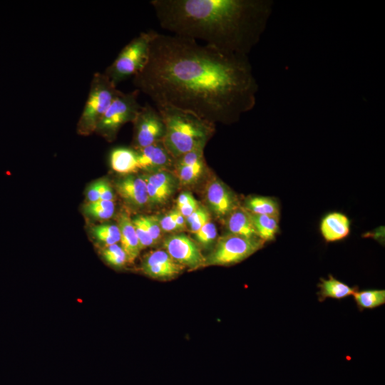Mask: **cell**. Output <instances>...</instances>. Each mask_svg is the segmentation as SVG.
<instances>
[{
  "mask_svg": "<svg viewBox=\"0 0 385 385\" xmlns=\"http://www.w3.org/2000/svg\"><path fill=\"white\" fill-rule=\"evenodd\" d=\"M133 82L155 106L175 108L212 123L237 120L254 108L258 90L247 56L158 32L147 64Z\"/></svg>",
  "mask_w": 385,
  "mask_h": 385,
  "instance_id": "6da1fadb",
  "label": "cell"
},
{
  "mask_svg": "<svg viewBox=\"0 0 385 385\" xmlns=\"http://www.w3.org/2000/svg\"><path fill=\"white\" fill-rule=\"evenodd\" d=\"M160 26L220 51L245 55L258 43L272 10L268 0H153Z\"/></svg>",
  "mask_w": 385,
  "mask_h": 385,
  "instance_id": "7a4b0ae2",
  "label": "cell"
},
{
  "mask_svg": "<svg viewBox=\"0 0 385 385\" xmlns=\"http://www.w3.org/2000/svg\"><path fill=\"white\" fill-rule=\"evenodd\" d=\"M165 127L163 143L176 159L197 148L205 147L214 132V123L166 106H155Z\"/></svg>",
  "mask_w": 385,
  "mask_h": 385,
  "instance_id": "3957f363",
  "label": "cell"
},
{
  "mask_svg": "<svg viewBox=\"0 0 385 385\" xmlns=\"http://www.w3.org/2000/svg\"><path fill=\"white\" fill-rule=\"evenodd\" d=\"M156 32L153 30L141 32L121 49L113 62L106 68L104 73L116 86L129 77L135 76L145 66Z\"/></svg>",
  "mask_w": 385,
  "mask_h": 385,
  "instance_id": "277c9868",
  "label": "cell"
},
{
  "mask_svg": "<svg viewBox=\"0 0 385 385\" xmlns=\"http://www.w3.org/2000/svg\"><path fill=\"white\" fill-rule=\"evenodd\" d=\"M120 93L117 86L104 73H96L77 124L78 132L82 135L94 132L101 118Z\"/></svg>",
  "mask_w": 385,
  "mask_h": 385,
  "instance_id": "5b68a950",
  "label": "cell"
},
{
  "mask_svg": "<svg viewBox=\"0 0 385 385\" xmlns=\"http://www.w3.org/2000/svg\"><path fill=\"white\" fill-rule=\"evenodd\" d=\"M139 93L137 89L121 92L101 118L95 131L111 139L123 124L133 122L142 106L138 102Z\"/></svg>",
  "mask_w": 385,
  "mask_h": 385,
  "instance_id": "8992f818",
  "label": "cell"
},
{
  "mask_svg": "<svg viewBox=\"0 0 385 385\" xmlns=\"http://www.w3.org/2000/svg\"><path fill=\"white\" fill-rule=\"evenodd\" d=\"M264 243L260 238L227 234L219 240L214 250L206 258L205 266L238 263L261 249Z\"/></svg>",
  "mask_w": 385,
  "mask_h": 385,
  "instance_id": "52a82bcc",
  "label": "cell"
},
{
  "mask_svg": "<svg viewBox=\"0 0 385 385\" xmlns=\"http://www.w3.org/2000/svg\"><path fill=\"white\" fill-rule=\"evenodd\" d=\"M134 124V144L137 150L162 141L165 127L163 119L156 108L149 103L141 106Z\"/></svg>",
  "mask_w": 385,
  "mask_h": 385,
  "instance_id": "ba28073f",
  "label": "cell"
},
{
  "mask_svg": "<svg viewBox=\"0 0 385 385\" xmlns=\"http://www.w3.org/2000/svg\"><path fill=\"white\" fill-rule=\"evenodd\" d=\"M163 246L168 255L178 263L191 270L205 266L206 258L197 245L184 235H175L164 241Z\"/></svg>",
  "mask_w": 385,
  "mask_h": 385,
  "instance_id": "9c48e42d",
  "label": "cell"
},
{
  "mask_svg": "<svg viewBox=\"0 0 385 385\" xmlns=\"http://www.w3.org/2000/svg\"><path fill=\"white\" fill-rule=\"evenodd\" d=\"M183 267L165 250L150 252L145 257L142 265L144 273L155 279L172 278L180 274Z\"/></svg>",
  "mask_w": 385,
  "mask_h": 385,
  "instance_id": "30bf717a",
  "label": "cell"
},
{
  "mask_svg": "<svg viewBox=\"0 0 385 385\" xmlns=\"http://www.w3.org/2000/svg\"><path fill=\"white\" fill-rule=\"evenodd\" d=\"M139 170H158L170 166L173 158L165 148L163 141L137 150Z\"/></svg>",
  "mask_w": 385,
  "mask_h": 385,
  "instance_id": "8fae6325",
  "label": "cell"
},
{
  "mask_svg": "<svg viewBox=\"0 0 385 385\" xmlns=\"http://www.w3.org/2000/svg\"><path fill=\"white\" fill-rule=\"evenodd\" d=\"M120 196L128 203L142 207L149 202L146 183L142 177L126 176L115 183Z\"/></svg>",
  "mask_w": 385,
  "mask_h": 385,
  "instance_id": "7c38bea8",
  "label": "cell"
},
{
  "mask_svg": "<svg viewBox=\"0 0 385 385\" xmlns=\"http://www.w3.org/2000/svg\"><path fill=\"white\" fill-rule=\"evenodd\" d=\"M206 197L212 210L220 217L228 215L237 207L232 192L218 180L212 181L207 186Z\"/></svg>",
  "mask_w": 385,
  "mask_h": 385,
  "instance_id": "4fadbf2b",
  "label": "cell"
},
{
  "mask_svg": "<svg viewBox=\"0 0 385 385\" xmlns=\"http://www.w3.org/2000/svg\"><path fill=\"white\" fill-rule=\"evenodd\" d=\"M121 247L127 256V262H133L138 256L140 248L136 232L130 217L125 213L120 214L118 219Z\"/></svg>",
  "mask_w": 385,
  "mask_h": 385,
  "instance_id": "5bb4252c",
  "label": "cell"
},
{
  "mask_svg": "<svg viewBox=\"0 0 385 385\" xmlns=\"http://www.w3.org/2000/svg\"><path fill=\"white\" fill-rule=\"evenodd\" d=\"M350 222L342 213L332 212L324 217L321 222V232L327 242L342 240L349 233Z\"/></svg>",
  "mask_w": 385,
  "mask_h": 385,
  "instance_id": "9a60e30c",
  "label": "cell"
},
{
  "mask_svg": "<svg viewBox=\"0 0 385 385\" xmlns=\"http://www.w3.org/2000/svg\"><path fill=\"white\" fill-rule=\"evenodd\" d=\"M226 226L228 234L247 238H258L250 213L244 208H235L227 215Z\"/></svg>",
  "mask_w": 385,
  "mask_h": 385,
  "instance_id": "2e32d148",
  "label": "cell"
},
{
  "mask_svg": "<svg viewBox=\"0 0 385 385\" xmlns=\"http://www.w3.org/2000/svg\"><path fill=\"white\" fill-rule=\"evenodd\" d=\"M112 169L119 173L130 174L139 170L137 150L128 148H116L110 155Z\"/></svg>",
  "mask_w": 385,
  "mask_h": 385,
  "instance_id": "e0dca14e",
  "label": "cell"
},
{
  "mask_svg": "<svg viewBox=\"0 0 385 385\" xmlns=\"http://www.w3.org/2000/svg\"><path fill=\"white\" fill-rule=\"evenodd\" d=\"M319 300L323 302L327 298L343 299L353 295L356 289L335 279L332 275L327 279H321L319 284Z\"/></svg>",
  "mask_w": 385,
  "mask_h": 385,
  "instance_id": "ac0fdd59",
  "label": "cell"
},
{
  "mask_svg": "<svg viewBox=\"0 0 385 385\" xmlns=\"http://www.w3.org/2000/svg\"><path fill=\"white\" fill-rule=\"evenodd\" d=\"M258 238L263 242L273 240L279 230V217L250 214Z\"/></svg>",
  "mask_w": 385,
  "mask_h": 385,
  "instance_id": "d6986e66",
  "label": "cell"
},
{
  "mask_svg": "<svg viewBox=\"0 0 385 385\" xmlns=\"http://www.w3.org/2000/svg\"><path fill=\"white\" fill-rule=\"evenodd\" d=\"M244 209L253 215L279 216V206L278 202L274 198L270 197H250L245 202Z\"/></svg>",
  "mask_w": 385,
  "mask_h": 385,
  "instance_id": "ffe728a7",
  "label": "cell"
},
{
  "mask_svg": "<svg viewBox=\"0 0 385 385\" xmlns=\"http://www.w3.org/2000/svg\"><path fill=\"white\" fill-rule=\"evenodd\" d=\"M354 300L360 309H373L385 303V291L384 289H366L356 292Z\"/></svg>",
  "mask_w": 385,
  "mask_h": 385,
  "instance_id": "44dd1931",
  "label": "cell"
},
{
  "mask_svg": "<svg viewBox=\"0 0 385 385\" xmlns=\"http://www.w3.org/2000/svg\"><path fill=\"white\" fill-rule=\"evenodd\" d=\"M115 211L113 201L98 200L94 202H88L83 207L86 215L98 220H107L111 218Z\"/></svg>",
  "mask_w": 385,
  "mask_h": 385,
  "instance_id": "7402d4cb",
  "label": "cell"
},
{
  "mask_svg": "<svg viewBox=\"0 0 385 385\" xmlns=\"http://www.w3.org/2000/svg\"><path fill=\"white\" fill-rule=\"evenodd\" d=\"M91 232L98 240L106 245H111L120 242V230L116 225L103 224L96 225L92 228Z\"/></svg>",
  "mask_w": 385,
  "mask_h": 385,
  "instance_id": "603a6c76",
  "label": "cell"
},
{
  "mask_svg": "<svg viewBox=\"0 0 385 385\" xmlns=\"http://www.w3.org/2000/svg\"><path fill=\"white\" fill-rule=\"evenodd\" d=\"M145 181L157 188L167 192L170 195L173 192L175 181L171 175L165 170H158L142 177Z\"/></svg>",
  "mask_w": 385,
  "mask_h": 385,
  "instance_id": "cb8c5ba5",
  "label": "cell"
},
{
  "mask_svg": "<svg viewBox=\"0 0 385 385\" xmlns=\"http://www.w3.org/2000/svg\"><path fill=\"white\" fill-rule=\"evenodd\" d=\"M204 158L190 165L177 168L178 178L183 184H191L195 182L204 170Z\"/></svg>",
  "mask_w": 385,
  "mask_h": 385,
  "instance_id": "d4e9b609",
  "label": "cell"
},
{
  "mask_svg": "<svg viewBox=\"0 0 385 385\" xmlns=\"http://www.w3.org/2000/svg\"><path fill=\"white\" fill-rule=\"evenodd\" d=\"M102 255L108 263L115 267H122L127 262L125 251L118 244L106 245L102 250Z\"/></svg>",
  "mask_w": 385,
  "mask_h": 385,
  "instance_id": "484cf974",
  "label": "cell"
},
{
  "mask_svg": "<svg viewBox=\"0 0 385 385\" xmlns=\"http://www.w3.org/2000/svg\"><path fill=\"white\" fill-rule=\"evenodd\" d=\"M139 242L140 250L155 245L144 222L143 216H138L132 220Z\"/></svg>",
  "mask_w": 385,
  "mask_h": 385,
  "instance_id": "4316f807",
  "label": "cell"
},
{
  "mask_svg": "<svg viewBox=\"0 0 385 385\" xmlns=\"http://www.w3.org/2000/svg\"><path fill=\"white\" fill-rule=\"evenodd\" d=\"M209 220L210 217L207 211L204 207L199 206L185 219V222L189 225L190 231L195 234Z\"/></svg>",
  "mask_w": 385,
  "mask_h": 385,
  "instance_id": "83f0119b",
  "label": "cell"
},
{
  "mask_svg": "<svg viewBox=\"0 0 385 385\" xmlns=\"http://www.w3.org/2000/svg\"><path fill=\"white\" fill-rule=\"evenodd\" d=\"M217 234L215 225L209 220L195 233V236L198 242L203 246H207L213 242L217 237Z\"/></svg>",
  "mask_w": 385,
  "mask_h": 385,
  "instance_id": "f1b7e54d",
  "label": "cell"
},
{
  "mask_svg": "<svg viewBox=\"0 0 385 385\" xmlns=\"http://www.w3.org/2000/svg\"><path fill=\"white\" fill-rule=\"evenodd\" d=\"M143 218L148 232L154 243L156 244L160 240L162 232L159 220L155 216H143Z\"/></svg>",
  "mask_w": 385,
  "mask_h": 385,
  "instance_id": "f546056e",
  "label": "cell"
},
{
  "mask_svg": "<svg viewBox=\"0 0 385 385\" xmlns=\"http://www.w3.org/2000/svg\"><path fill=\"white\" fill-rule=\"evenodd\" d=\"M178 214V210H173L159 220L160 225L162 231L171 232L179 230L176 223V217Z\"/></svg>",
  "mask_w": 385,
  "mask_h": 385,
  "instance_id": "4dcf8cb0",
  "label": "cell"
},
{
  "mask_svg": "<svg viewBox=\"0 0 385 385\" xmlns=\"http://www.w3.org/2000/svg\"><path fill=\"white\" fill-rule=\"evenodd\" d=\"M147 192L149 202L153 203H162L165 202L170 196L167 192L157 188L150 183L146 182Z\"/></svg>",
  "mask_w": 385,
  "mask_h": 385,
  "instance_id": "1f68e13d",
  "label": "cell"
},
{
  "mask_svg": "<svg viewBox=\"0 0 385 385\" xmlns=\"http://www.w3.org/2000/svg\"><path fill=\"white\" fill-rule=\"evenodd\" d=\"M98 182L100 200L113 201L114 196L109 183L106 180H99Z\"/></svg>",
  "mask_w": 385,
  "mask_h": 385,
  "instance_id": "d6a6232c",
  "label": "cell"
},
{
  "mask_svg": "<svg viewBox=\"0 0 385 385\" xmlns=\"http://www.w3.org/2000/svg\"><path fill=\"white\" fill-rule=\"evenodd\" d=\"M87 199L88 202H97L100 200L99 193V182L98 180L93 183L88 188L87 191Z\"/></svg>",
  "mask_w": 385,
  "mask_h": 385,
  "instance_id": "836d02e7",
  "label": "cell"
},
{
  "mask_svg": "<svg viewBox=\"0 0 385 385\" xmlns=\"http://www.w3.org/2000/svg\"><path fill=\"white\" fill-rule=\"evenodd\" d=\"M199 207L196 200L178 208L180 213L186 219Z\"/></svg>",
  "mask_w": 385,
  "mask_h": 385,
  "instance_id": "e575fe53",
  "label": "cell"
},
{
  "mask_svg": "<svg viewBox=\"0 0 385 385\" xmlns=\"http://www.w3.org/2000/svg\"><path fill=\"white\" fill-rule=\"evenodd\" d=\"M195 200L194 197L190 192H183L178 197L177 207L178 208Z\"/></svg>",
  "mask_w": 385,
  "mask_h": 385,
  "instance_id": "d590c367",
  "label": "cell"
}]
</instances>
